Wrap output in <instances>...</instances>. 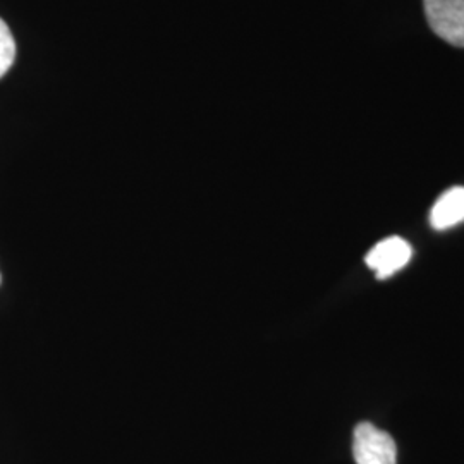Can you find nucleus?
<instances>
[{
  "mask_svg": "<svg viewBox=\"0 0 464 464\" xmlns=\"http://www.w3.org/2000/svg\"><path fill=\"white\" fill-rule=\"evenodd\" d=\"M353 456L356 464H398L394 439L368 421L353 431Z\"/></svg>",
  "mask_w": 464,
  "mask_h": 464,
  "instance_id": "f257e3e1",
  "label": "nucleus"
},
{
  "mask_svg": "<svg viewBox=\"0 0 464 464\" xmlns=\"http://www.w3.org/2000/svg\"><path fill=\"white\" fill-rule=\"evenodd\" d=\"M431 32L454 47H464V0H423Z\"/></svg>",
  "mask_w": 464,
  "mask_h": 464,
  "instance_id": "f03ea898",
  "label": "nucleus"
},
{
  "mask_svg": "<svg viewBox=\"0 0 464 464\" xmlns=\"http://www.w3.org/2000/svg\"><path fill=\"white\" fill-rule=\"evenodd\" d=\"M411 255H413V251H411L410 243L404 241L402 237L392 236V237L383 239L368 253L366 266L375 270L379 279H385L406 266L410 262Z\"/></svg>",
  "mask_w": 464,
  "mask_h": 464,
  "instance_id": "7ed1b4c3",
  "label": "nucleus"
},
{
  "mask_svg": "<svg viewBox=\"0 0 464 464\" xmlns=\"http://www.w3.org/2000/svg\"><path fill=\"white\" fill-rule=\"evenodd\" d=\"M464 220V188L448 189L435 201L430 212V226L437 231H446Z\"/></svg>",
  "mask_w": 464,
  "mask_h": 464,
  "instance_id": "20e7f679",
  "label": "nucleus"
},
{
  "mask_svg": "<svg viewBox=\"0 0 464 464\" xmlns=\"http://www.w3.org/2000/svg\"><path fill=\"white\" fill-rule=\"evenodd\" d=\"M16 61V42L7 23L0 17V78H4Z\"/></svg>",
  "mask_w": 464,
  "mask_h": 464,
  "instance_id": "39448f33",
  "label": "nucleus"
},
{
  "mask_svg": "<svg viewBox=\"0 0 464 464\" xmlns=\"http://www.w3.org/2000/svg\"><path fill=\"white\" fill-rule=\"evenodd\" d=\"M0 282H2V277H0Z\"/></svg>",
  "mask_w": 464,
  "mask_h": 464,
  "instance_id": "423d86ee",
  "label": "nucleus"
}]
</instances>
